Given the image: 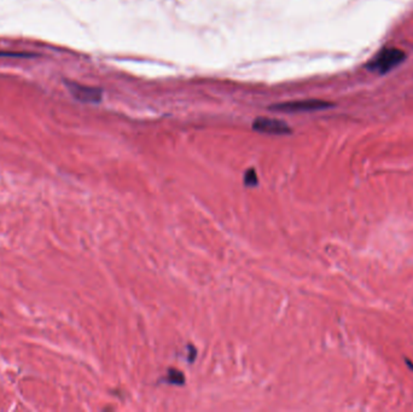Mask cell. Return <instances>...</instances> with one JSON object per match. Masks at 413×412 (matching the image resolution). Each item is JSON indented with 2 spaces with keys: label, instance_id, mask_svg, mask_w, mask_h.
I'll use <instances>...</instances> for the list:
<instances>
[{
  "label": "cell",
  "instance_id": "6da1fadb",
  "mask_svg": "<svg viewBox=\"0 0 413 412\" xmlns=\"http://www.w3.org/2000/svg\"><path fill=\"white\" fill-rule=\"evenodd\" d=\"M406 53L398 47H385L367 63V69L372 73H389L405 61Z\"/></svg>",
  "mask_w": 413,
  "mask_h": 412
},
{
  "label": "cell",
  "instance_id": "7a4b0ae2",
  "mask_svg": "<svg viewBox=\"0 0 413 412\" xmlns=\"http://www.w3.org/2000/svg\"><path fill=\"white\" fill-rule=\"evenodd\" d=\"M332 104L329 102L320 99H305L295 100V102L278 103V104L271 105V110L284 113H302V112H317V110L329 109Z\"/></svg>",
  "mask_w": 413,
  "mask_h": 412
},
{
  "label": "cell",
  "instance_id": "3957f363",
  "mask_svg": "<svg viewBox=\"0 0 413 412\" xmlns=\"http://www.w3.org/2000/svg\"><path fill=\"white\" fill-rule=\"evenodd\" d=\"M67 87L74 98L82 103H99L102 100L103 92L97 87L80 85V84L67 81Z\"/></svg>",
  "mask_w": 413,
  "mask_h": 412
},
{
  "label": "cell",
  "instance_id": "277c9868",
  "mask_svg": "<svg viewBox=\"0 0 413 412\" xmlns=\"http://www.w3.org/2000/svg\"><path fill=\"white\" fill-rule=\"evenodd\" d=\"M253 128L255 131L260 133H266V134L274 135H283L289 134L291 129L285 122L278 119H270V118H257L253 122Z\"/></svg>",
  "mask_w": 413,
  "mask_h": 412
},
{
  "label": "cell",
  "instance_id": "5b68a950",
  "mask_svg": "<svg viewBox=\"0 0 413 412\" xmlns=\"http://www.w3.org/2000/svg\"><path fill=\"white\" fill-rule=\"evenodd\" d=\"M167 381L172 384H183L185 382L183 372L176 369H169L168 375H167Z\"/></svg>",
  "mask_w": 413,
  "mask_h": 412
},
{
  "label": "cell",
  "instance_id": "8992f818",
  "mask_svg": "<svg viewBox=\"0 0 413 412\" xmlns=\"http://www.w3.org/2000/svg\"><path fill=\"white\" fill-rule=\"evenodd\" d=\"M244 184L248 185V186H255V185H257L256 171L250 168V170L244 174Z\"/></svg>",
  "mask_w": 413,
  "mask_h": 412
},
{
  "label": "cell",
  "instance_id": "52a82bcc",
  "mask_svg": "<svg viewBox=\"0 0 413 412\" xmlns=\"http://www.w3.org/2000/svg\"><path fill=\"white\" fill-rule=\"evenodd\" d=\"M33 54L29 53H18V52H8V51H0V57H31Z\"/></svg>",
  "mask_w": 413,
  "mask_h": 412
}]
</instances>
